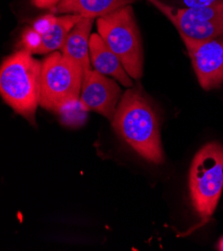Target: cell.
I'll use <instances>...</instances> for the list:
<instances>
[{
	"instance_id": "obj_1",
	"label": "cell",
	"mask_w": 223,
	"mask_h": 251,
	"mask_svg": "<svg viewBox=\"0 0 223 251\" xmlns=\"http://www.w3.org/2000/svg\"><path fill=\"white\" fill-rule=\"evenodd\" d=\"M112 127L145 160L155 164L164 161L158 115L139 89L130 88L122 95Z\"/></svg>"
},
{
	"instance_id": "obj_11",
	"label": "cell",
	"mask_w": 223,
	"mask_h": 251,
	"mask_svg": "<svg viewBox=\"0 0 223 251\" xmlns=\"http://www.w3.org/2000/svg\"><path fill=\"white\" fill-rule=\"evenodd\" d=\"M93 21V18L81 17L68 34L67 39L61 48L62 55L79 64L84 72L92 69L89 53V40Z\"/></svg>"
},
{
	"instance_id": "obj_10",
	"label": "cell",
	"mask_w": 223,
	"mask_h": 251,
	"mask_svg": "<svg viewBox=\"0 0 223 251\" xmlns=\"http://www.w3.org/2000/svg\"><path fill=\"white\" fill-rule=\"evenodd\" d=\"M90 61L93 68L104 75H110L123 86L131 87L132 80L116 54L108 47L102 37L93 33L89 40Z\"/></svg>"
},
{
	"instance_id": "obj_9",
	"label": "cell",
	"mask_w": 223,
	"mask_h": 251,
	"mask_svg": "<svg viewBox=\"0 0 223 251\" xmlns=\"http://www.w3.org/2000/svg\"><path fill=\"white\" fill-rule=\"evenodd\" d=\"M121 89L116 81L90 69L84 72L79 102L86 111L94 110L112 121Z\"/></svg>"
},
{
	"instance_id": "obj_4",
	"label": "cell",
	"mask_w": 223,
	"mask_h": 251,
	"mask_svg": "<svg viewBox=\"0 0 223 251\" xmlns=\"http://www.w3.org/2000/svg\"><path fill=\"white\" fill-rule=\"evenodd\" d=\"M83 68L54 51L41 64L39 79V106L60 113L64 108L79 102Z\"/></svg>"
},
{
	"instance_id": "obj_6",
	"label": "cell",
	"mask_w": 223,
	"mask_h": 251,
	"mask_svg": "<svg viewBox=\"0 0 223 251\" xmlns=\"http://www.w3.org/2000/svg\"><path fill=\"white\" fill-rule=\"evenodd\" d=\"M157 7L180 33L196 40L223 37V0L196 7L172 8L160 0H148Z\"/></svg>"
},
{
	"instance_id": "obj_13",
	"label": "cell",
	"mask_w": 223,
	"mask_h": 251,
	"mask_svg": "<svg viewBox=\"0 0 223 251\" xmlns=\"http://www.w3.org/2000/svg\"><path fill=\"white\" fill-rule=\"evenodd\" d=\"M60 0H30V3L37 8L40 9H49L51 10L55 7Z\"/></svg>"
},
{
	"instance_id": "obj_2",
	"label": "cell",
	"mask_w": 223,
	"mask_h": 251,
	"mask_svg": "<svg viewBox=\"0 0 223 251\" xmlns=\"http://www.w3.org/2000/svg\"><path fill=\"white\" fill-rule=\"evenodd\" d=\"M42 62L26 50L6 57L0 68V93L4 101L31 124L39 105V79Z\"/></svg>"
},
{
	"instance_id": "obj_5",
	"label": "cell",
	"mask_w": 223,
	"mask_h": 251,
	"mask_svg": "<svg viewBox=\"0 0 223 251\" xmlns=\"http://www.w3.org/2000/svg\"><path fill=\"white\" fill-rule=\"evenodd\" d=\"M98 34L116 54L129 76L139 79L143 72V49L131 5L96 20Z\"/></svg>"
},
{
	"instance_id": "obj_14",
	"label": "cell",
	"mask_w": 223,
	"mask_h": 251,
	"mask_svg": "<svg viewBox=\"0 0 223 251\" xmlns=\"http://www.w3.org/2000/svg\"><path fill=\"white\" fill-rule=\"evenodd\" d=\"M216 1V0H185L186 4L189 5V7H196V6H203L210 4L212 2Z\"/></svg>"
},
{
	"instance_id": "obj_3",
	"label": "cell",
	"mask_w": 223,
	"mask_h": 251,
	"mask_svg": "<svg viewBox=\"0 0 223 251\" xmlns=\"http://www.w3.org/2000/svg\"><path fill=\"white\" fill-rule=\"evenodd\" d=\"M223 190V146L218 142L205 144L198 151L189 170V191L193 208L206 224L215 211Z\"/></svg>"
},
{
	"instance_id": "obj_15",
	"label": "cell",
	"mask_w": 223,
	"mask_h": 251,
	"mask_svg": "<svg viewBox=\"0 0 223 251\" xmlns=\"http://www.w3.org/2000/svg\"><path fill=\"white\" fill-rule=\"evenodd\" d=\"M218 250H221V251H223V237L220 239V241H219V243H218Z\"/></svg>"
},
{
	"instance_id": "obj_8",
	"label": "cell",
	"mask_w": 223,
	"mask_h": 251,
	"mask_svg": "<svg viewBox=\"0 0 223 251\" xmlns=\"http://www.w3.org/2000/svg\"><path fill=\"white\" fill-rule=\"evenodd\" d=\"M198 82L205 90L223 83V37L196 40L181 36Z\"/></svg>"
},
{
	"instance_id": "obj_7",
	"label": "cell",
	"mask_w": 223,
	"mask_h": 251,
	"mask_svg": "<svg viewBox=\"0 0 223 251\" xmlns=\"http://www.w3.org/2000/svg\"><path fill=\"white\" fill-rule=\"evenodd\" d=\"M81 17L77 14L56 16L53 13L39 17L31 27L23 31L21 49L31 54H44L61 50L68 34Z\"/></svg>"
},
{
	"instance_id": "obj_12",
	"label": "cell",
	"mask_w": 223,
	"mask_h": 251,
	"mask_svg": "<svg viewBox=\"0 0 223 251\" xmlns=\"http://www.w3.org/2000/svg\"><path fill=\"white\" fill-rule=\"evenodd\" d=\"M135 0H60L50 11L53 14H77L95 19L130 5Z\"/></svg>"
}]
</instances>
